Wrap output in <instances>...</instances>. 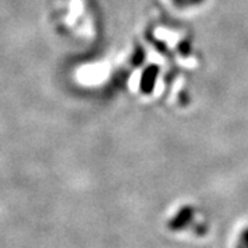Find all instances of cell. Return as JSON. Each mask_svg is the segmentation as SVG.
<instances>
[{"instance_id":"6da1fadb","label":"cell","mask_w":248,"mask_h":248,"mask_svg":"<svg viewBox=\"0 0 248 248\" xmlns=\"http://www.w3.org/2000/svg\"><path fill=\"white\" fill-rule=\"evenodd\" d=\"M196 208L192 205H184L177 211V214L170 218L167 222V228L171 232H179L187 229L189 226L195 225Z\"/></svg>"},{"instance_id":"7a4b0ae2","label":"cell","mask_w":248,"mask_h":248,"mask_svg":"<svg viewBox=\"0 0 248 248\" xmlns=\"http://www.w3.org/2000/svg\"><path fill=\"white\" fill-rule=\"evenodd\" d=\"M237 248H248V228H246L241 233Z\"/></svg>"}]
</instances>
